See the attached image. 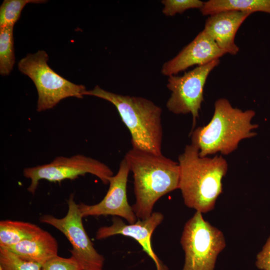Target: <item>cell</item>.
I'll use <instances>...</instances> for the list:
<instances>
[{
    "instance_id": "1",
    "label": "cell",
    "mask_w": 270,
    "mask_h": 270,
    "mask_svg": "<svg viewBox=\"0 0 270 270\" xmlns=\"http://www.w3.org/2000/svg\"><path fill=\"white\" fill-rule=\"evenodd\" d=\"M124 158L133 174L136 202L132 208L138 219L144 220L152 214L154 204L161 197L178 189V163L162 154L133 148Z\"/></svg>"
},
{
    "instance_id": "2",
    "label": "cell",
    "mask_w": 270,
    "mask_h": 270,
    "mask_svg": "<svg viewBox=\"0 0 270 270\" xmlns=\"http://www.w3.org/2000/svg\"><path fill=\"white\" fill-rule=\"evenodd\" d=\"M178 189L184 204L202 214L212 210L222 192V180L228 170L226 160L221 155L201 157L198 148L190 144L178 156Z\"/></svg>"
},
{
    "instance_id": "3",
    "label": "cell",
    "mask_w": 270,
    "mask_h": 270,
    "mask_svg": "<svg viewBox=\"0 0 270 270\" xmlns=\"http://www.w3.org/2000/svg\"><path fill=\"white\" fill-rule=\"evenodd\" d=\"M213 116L208 124L192 130V144L201 157L220 152L228 155L236 150L240 142L255 136L258 125L252 122L256 114L252 110L234 108L226 98L214 102Z\"/></svg>"
},
{
    "instance_id": "4",
    "label": "cell",
    "mask_w": 270,
    "mask_h": 270,
    "mask_svg": "<svg viewBox=\"0 0 270 270\" xmlns=\"http://www.w3.org/2000/svg\"><path fill=\"white\" fill-rule=\"evenodd\" d=\"M84 95L105 100L113 104L131 135L132 148L162 154V108L147 98L113 93L96 86Z\"/></svg>"
},
{
    "instance_id": "5",
    "label": "cell",
    "mask_w": 270,
    "mask_h": 270,
    "mask_svg": "<svg viewBox=\"0 0 270 270\" xmlns=\"http://www.w3.org/2000/svg\"><path fill=\"white\" fill-rule=\"evenodd\" d=\"M48 56L43 50L28 54L18 64L19 70L29 77L36 88L37 110L52 108L68 97L82 98L86 87L75 84L56 72L48 64Z\"/></svg>"
},
{
    "instance_id": "6",
    "label": "cell",
    "mask_w": 270,
    "mask_h": 270,
    "mask_svg": "<svg viewBox=\"0 0 270 270\" xmlns=\"http://www.w3.org/2000/svg\"><path fill=\"white\" fill-rule=\"evenodd\" d=\"M196 212L184 224L180 242L184 252L182 270H214L217 257L226 246L222 232Z\"/></svg>"
},
{
    "instance_id": "7",
    "label": "cell",
    "mask_w": 270,
    "mask_h": 270,
    "mask_svg": "<svg viewBox=\"0 0 270 270\" xmlns=\"http://www.w3.org/2000/svg\"><path fill=\"white\" fill-rule=\"evenodd\" d=\"M87 173L96 176L105 184L109 183V178L113 176L112 170L105 164L80 154L69 158L58 156L50 163L24 170V176L31 180L28 190L32 194L41 180L60 182L66 179L74 180Z\"/></svg>"
},
{
    "instance_id": "8",
    "label": "cell",
    "mask_w": 270,
    "mask_h": 270,
    "mask_svg": "<svg viewBox=\"0 0 270 270\" xmlns=\"http://www.w3.org/2000/svg\"><path fill=\"white\" fill-rule=\"evenodd\" d=\"M68 204V211L64 218L44 214L40 217V220L52 226L66 236L72 245V256L82 270H102L104 258L95 249L84 228L83 217L73 194H70Z\"/></svg>"
},
{
    "instance_id": "9",
    "label": "cell",
    "mask_w": 270,
    "mask_h": 270,
    "mask_svg": "<svg viewBox=\"0 0 270 270\" xmlns=\"http://www.w3.org/2000/svg\"><path fill=\"white\" fill-rule=\"evenodd\" d=\"M220 62V59L216 60L206 64L197 66L182 76H168L166 87L171 94L166 107L176 114H190L192 116V130L204 100V89L206 80Z\"/></svg>"
},
{
    "instance_id": "10",
    "label": "cell",
    "mask_w": 270,
    "mask_h": 270,
    "mask_svg": "<svg viewBox=\"0 0 270 270\" xmlns=\"http://www.w3.org/2000/svg\"><path fill=\"white\" fill-rule=\"evenodd\" d=\"M130 172L128 165L124 158L116 174L109 178V188L103 199L93 205L78 204L82 216L110 215L123 218L128 224L136 222L138 218L127 198L126 186Z\"/></svg>"
},
{
    "instance_id": "11",
    "label": "cell",
    "mask_w": 270,
    "mask_h": 270,
    "mask_svg": "<svg viewBox=\"0 0 270 270\" xmlns=\"http://www.w3.org/2000/svg\"><path fill=\"white\" fill-rule=\"evenodd\" d=\"M164 218L162 212H155L147 218L138 219L134 223L126 224L120 218L114 216L110 226L98 228L96 238L100 240L117 234L130 237L137 241L142 250L153 260L156 270H168L154 252L151 242L154 232L163 221Z\"/></svg>"
},
{
    "instance_id": "12",
    "label": "cell",
    "mask_w": 270,
    "mask_h": 270,
    "mask_svg": "<svg viewBox=\"0 0 270 270\" xmlns=\"http://www.w3.org/2000/svg\"><path fill=\"white\" fill-rule=\"evenodd\" d=\"M225 54L214 40L203 30L179 53L165 62L162 68L163 75H176L190 67L206 64Z\"/></svg>"
},
{
    "instance_id": "13",
    "label": "cell",
    "mask_w": 270,
    "mask_h": 270,
    "mask_svg": "<svg viewBox=\"0 0 270 270\" xmlns=\"http://www.w3.org/2000/svg\"><path fill=\"white\" fill-rule=\"evenodd\" d=\"M251 14L237 11H226L210 16L204 30L224 52L236 55L240 48L235 42L236 32Z\"/></svg>"
},
{
    "instance_id": "14",
    "label": "cell",
    "mask_w": 270,
    "mask_h": 270,
    "mask_svg": "<svg viewBox=\"0 0 270 270\" xmlns=\"http://www.w3.org/2000/svg\"><path fill=\"white\" fill-rule=\"evenodd\" d=\"M4 248L23 260L42 265L58 255V244L50 233L42 230L30 238Z\"/></svg>"
},
{
    "instance_id": "15",
    "label": "cell",
    "mask_w": 270,
    "mask_h": 270,
    "mask_svg": "<svg viewBox=\"0 0 270 270\" xmlns=\"http://www.w3.org/2000/svg\"><path fill=\"white\" fill-rule=\"evenodd\" d=\"M200 11L202 15L208 16L226 11L270 14V0H210L204 2Z\"/></svg>"
},
{
    "instance_id": "16",
    "label": "cell",
    "mask_w": 270,
    "mask_h": 270,
    "mask_svg": "<svg viewBox=\"0 0 270 270\" xmlns=\"http://www.w3.org/2000/svg\"><path fill=\"white\" fill-rule=\"evenodd\" d=\"M42 230L27 222L2 220L0 222V248H6L30 238Z\"/></svg>"
},
{
    "instance_id": "17",
    "label": "cell",
    "mask_w": 270,
    "mask_h": 270,
    "mask_svg": "<svg viewBox=\"0 0 270 270\" xmlns=\"http://www.w3.org/2000/svg\"><path fill=\"white\" fill-rule=\"evenodd\" d=\"M14 27L0 28V74H10L15 63Z\"/></svg>"
},
{
    "instance_id": "18",
    "label": "cell",
    "mask_w": 270,
    "mask_h": 270,
    "mask_svg": "<svg viewBox=\"0 0 270 270\" xmlns=\"http://www.w3.org/2000/svg\"><path fill=\"white\" fill-rule=\"evenodd\" d=\"M46 2L45 0H4L0 6V28L14 27L26 4Z\"/></svg>"
},
{
    "instance_id": "19",
    "label": "cell",
    "mask_w": 270,
    "mask_h": 270,
    "mask_svg": "<svg viewBox=\"0 0 270 270\" xmlns=\"http://www.w3.org/2000/svg\"><path fill=\"white\" fill-rule=\"evenodd\" d=\"M0 266L4 270H41L42 264L23 260L8 250L0 248Z\"/></svg>"
},
{
    "instance_id": "20",
    "label": "cell",
    "mask_w": 270,
    "mask_h": 270,
    "mask_svg": "<svg viewBox=\"0 0 270 270\" xmlns=\"http://www.w3.org/2000/svg\"><path fill=\"white\" fill-rule=\"evenodd\" d=\"M162 3L164 5L163 14L166 16H174L176 14H182L190 8H202L204 2L200 0H163Z\"/></svg>"
},
{
    "instance_id": "21",
    "label": "cell",
    "mask_w": 270,
    "mask_h": 270,
    "mask_svg": "<svg viewBox=\"0 0 270 270\" xmlns=\"http://www.w3.org/2000/svg\"><path fill=\"white\" fill-rule=\"evenodd\" d=\"M41 270H82V269L72 256L64 258L57 255L42 264Z\"/></svg>"
},
{
    "instance_id": "22",
    "label": "cell",
    "mask_w": 270,
    "mask_h": 270,
    "mask_svg": "<svg viewBox=\"0 0 270 270\" xmlns=\"http://www.w3.org/2000/svg\"><path fill=\"white\" fill-rule=\"evenodd\" d=\"M256 266L261 270H270V236L256 256Z\"/></svg>"
},
{
    "instance_id": "23",
    "label": "cell",
    "mask_w": 270,
    "mask_h": 270,
    "mask_svg": "<svg viewBox=\"0 0 270 270\" xmlns=\"http://www.w3.org/2000/svg\"><path fill=\"white\" fill-rule=\"evenodd\" d=\"M0 270H4L2 267L0 266Z\"/></svg>"
}]
</instances>
